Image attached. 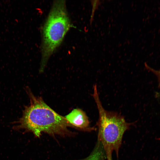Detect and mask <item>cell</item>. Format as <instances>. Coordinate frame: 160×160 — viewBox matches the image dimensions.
I'll use <instances>...</instances> for the list:
<instances>
[{
    "label": "cell",
    "instance_id": "6da1fadb",
    "mask_svg": "<svg viewBox=\"0 0 160 160\" xmlns=\"http://www.w3.org/2000/svg\"><path fill=\"white\" fill-rule=\"evenodd\" d=\"M30 104L25 107L22 116L15 123L14 129L31 132L39 137L42 132L50 135L64 136L72 127L63 117L55 112L40 97L35 96L27 88Z\"/></svg>",
    "mask_w": 160,
    "mask_h": 160
},
{
    "label": "cell",
    "instance_id": "7a4b0ae2",
    "mask_svg": "<svg viewBox=\"0 0 160 160\" xmlns=\"http://www.w3.org/2000/svg\"><path fill=\"white\" fill-rule=\"evenodd\" d=\"M93 88V97L99 115L97 123L98 127V141L105 151L107 160H112L113 151L118 157L123 134L131 124L126 122L124 117L117 112L106 110L99 98L96 84Z\"/></svg>",
    "mask_w": 160,
    "mask_h": 160
},
{
    "label": "cell",
    "instance_id": "3957f363",
    "mask_svg": "<svg viewBox=\"0 0 160 160\" xmlns=\"http://www.w3.org/2000/svg\"><path fill=\"white\" fill-rule=\"evenodd\" d=\"M72 26L65 1H54L43 28L40 72L43 71L50 57Z\"/></svg>",
    "mask_w": 160,
    "mask_h": 160
},
{
    "label": "cell",
    "instance_id": "277c9868",
    "mask_svg": "<svg viewBox=\"0 0 160 160\" xmlns=\"http://www.w3.org/2000/svg\"><path fill=\"white\" fill-rule=\"evenodd\" d=\"M65 117L73 127L89 130L93 129L89 127V122L88 117L85 112L80 109H73Z\"/></svg>",
    "mask_w": 160,
    "mask_h": 160
},
{
    "label": "cell",
    "instance_id": "5b68a950",
    "mask_svg": "<svg viewBox=\"0 0 160 160\" xmlns=\"http://www.w3.org/2000/svg\"><path fill=\"white\" fill-rule=\"evenodd\" d=\"M103 156V147L100 143L98 141L92 153L85 160H102Z\"/></svg>",
    "mask_w": 160,
    "mask_h": 160
},
{
    "label": "cell",
    "instance_id": "8992f818",
    "mask_svg": "<svg viewBox=\"0 0 160 160\" xmlns=\"http://www.w3.org/2000/svg\"><path fill=\"white\" fill-rule=\"evenodd\" d=\"M90 1L92 6V13L90 20V24L91 25L93 20L95 11L98 9V6L101 4L102 1L99 0H91Z\"/></svg>",
    "mask_w": 160,
    "mask_h": 160
},
{
    "label": "cell",
    "instance_id": "52a82bcc",
    "mask_svg": "<svg viewBox=\"0 0 160 160\" xmlns=\"http://www.w3.org/2000/svg\"><path fill=\"white\" fill-rule=\"evenodd\" d=\"M145 65L147 69L156 76L158 80L159 87L160 89V70H156L154 69L148 65L146 63H145Z\"/></svg>",
    "mask_w": 160,
    "mask_h": 160
}]
</instances>
